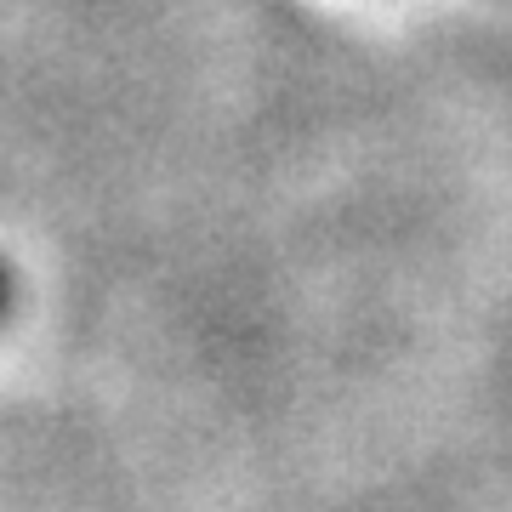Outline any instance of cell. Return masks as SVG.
Listing matches in <instances>:
<instances>
[{
  "label": "cell",
  "mask_w": 512,
  "mask_h": 512,
  "mask_svg": "<svg viewBox=\"0 0 512 512\" xmlns=\"http://www.w3.org/2000/svg\"><path fill=\"white\" fill-rule=\"evenodd\" d=\"M0 302H6V274H0Z\"/></svg>",
  "instance_id": "1"
}]
</instances>
